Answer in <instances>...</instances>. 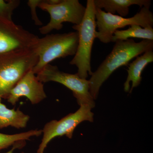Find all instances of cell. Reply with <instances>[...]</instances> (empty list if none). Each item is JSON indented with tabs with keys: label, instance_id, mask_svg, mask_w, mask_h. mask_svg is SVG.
<instances>
[{
	"label": "cell",
	"instance_id": "cell-1",
	"mask_svg": "<svg viewBox=\"0 0 153 153\" xmlns=\"http://www.w3.org/2000/svg\"><path fill=\"white\" fill-rule=\"evenodd\" d=\"M112 51L94 72L89 80L91 94L94 99L98 97L103 83L116 70L127 66L131 60L145 52L153 50V41L143 40L137 43L132 39L114 42Z\"/></svg>",
	"mask_w": 153,
	"mask_h": 153
},
{
	"label": "cell",
	"instance_id": "cell-2",
	"mask_svg": "<svg viewBox=\"0 0 153 153\" xmlns=\"http://www.w3.org/2000/svg\"><path fill=\"white\" fill-rule=\"evenodd\" d=\"M95 9L94 0H87L82 22L72 27L78 33V44L76 53L70 64L77 67L76 73L83 79H86L88 74H92L91 60L92 47L96 38Z\"/></svg>",
	"mask_w": 153,
	"mask_h": 153
},
{
	"label": "cell",
	"instance_id": "cell-3",
	"mask_svg": "<svg viewBox=\"0 0 153 153\" xmlns=\"http://www.w3.org/2000/svg\"><path fill=\"white\" fill-rule=\"evenodd\" d=\"M78 44V33L76 32L51 34L39 38L34 50L38 57L33 71L37 74L45 66L57 58L75 55Z\"/></svg>",
	"mask_w": 153,
	"mask_h": 153
},
{
	"label": "cell",
	"instance_id": "cell-4",
	"mask_svg": "<svg viewBox=\"0 0 153 153\" xmlns=\"http://www.w3.org/2000/svg\"><path fill=\"white\" fill-rule=\"evenodd\" d=\"M34 50L0 55V96L6 98L11 89L38 63Z\"/></svg>",
	"mask_w": 153,
	"mask_h": 153
},
{
	"label": "cell",
	"instance_id": "cell-5",
	"mask_svg": "<svg viewBox=\"0 0 153 153\" xmlns=\"http://www.w3.org/2000/svg\"><path fill=\"white\" fill-rule=\"evenodd\" d=\"M95 8L96 24L98 29V31L96 32L95 37L104 44L112 42L115 31L126 26L137 25L143 28L153 27V15L150 7H143L134 16L128 18L106 13L101 9Z\"/></svg>",
	"mask_w": 153,
	"mask_h": 153
},
{
	"label": "cell",
	"instance_id": "cell-6",
	"mask_svg": "<svg viewBox=\"0 0 153 153\" xmlns=\"http://www.w3.org/2000/svg\"><path fill=\"white\" fill-rule=\"evenodd\" d=\"M37 78L42 82L53 81L58 82L72 91L77 103L80 105L95 107L94 100L91 94L89 80L81 78L76 74L60 71L57 66L49 64L37 74Z\"/></svg>",
	"mask_w": 153,
	"mask_h": 153
},
{
	"label": "cell",
	"instance_id": "cell-7",
	"mask_svg": "<svg viewBox=\"0 0 153 153\" xmlns=\"http://www.w3.org/2000/svg\"><path fill=\"white\" fill-rule=\"evenodd\" d=\"M38 7L48 12L50 16L49 23L39 29L40 33L43 35L49 34L53 30H61L64 22L79 25L85 11V7L78 0H61L55 4H50V0H42Z\"/></svg>",
	"mask_w": 153,
	"mask_h": 153
},
{
	"label": "cell",
	"instance_id": "cell-8",
	"mask_svg": "<svg viewBox=\"0 0 153 153\" xmlns=\"http://www.w3.org/2000/svg\"><path fill=\"white\" fill-rule=\"evenodd\" d=\"M91 110L87 105H80L75 112L69 114L60 120H52L46 124L42 130L43 138L37 153H44L48 143L56 137L65 135L72 138L74 130L82 122H93L94 114Z\"/></svg>",
	"mask_w": 153,
	"mask_h": 153
},
{
	"label": "cell",
	"instance_id": "cell-9",
	"mask_svg": "<svg viewBox=\"0 0 153 153\" xmlns=\"http://www.w3.org/2000/svg\"><path fill=\"white\" fill-rule=\"evenodd\" d=\"M39 38L0 16V55L34 50Z\"/></svg>",
	"mask_w": 153,
	"mask_h": 153
},
{
	"label": "cell",
	"instance_id": "cell-10",
	"mask_svg": "<svg viewBox=\"0 0 153 153\" xmlns=\"http://www.w3.org/2000/svg\"><path fill=\"white\" fill-rule=\"evenodd\" d=\"M35 74L30 70L18 81L6 97L9 102L15 105L21 97H25L32 104H37L47 98L44 84Z\"/></svg>",
	"mask_w": 153,
	"mask_h": 153
},
{
	"label": "cell",
	"instance_id": "cell-11",
	"mask_svg": "<svg viewBox=\"0 0 153 153\" xmlns=\"http://www.w3.org/2000/svg\"><path fill=\"white\" fill-rule=\"evenodd\" d=\"M153 61V50H150L137 56L135 60L128 64V69L127 70L128 76L124 84L125 91H129L131 93L134 88L140 84L143 71L148 64Z\"/></svg>",
	"mask_w": 153,
	"mask_h": 153
},
{
	"label": "cell",
	"instance_id": "cell-12",
	"mask_svg": "<svg viewBox=\"0 0 153 153\" xmlns=\"http://www.w3.org/2000/svg\"><path fill=\"white\" fill-rule=\"evenodd\" d=\"M95 7L104 9L106 13L114 14L116 13L120 16H126L128 14L129 7L137 5L140 7H150V0H94Z\"/></svg>",
	"mask_w": 153,
	"mask_h": 153
},
{
	"label": "cell",
	"instance_id": "cell-13",
	"mask_svg": "<svg viewBox=\"0 0 153 153\" xmlns=\"http://www.w3.org/2000/svg\"><path fill=\"white\" fill-rule=\"evenodd\" d=\"M0 96V129L12 126L18 129L27 126L30 117L24 114L19 108L9 109L1 102Z\"/></svg>",
	"mask_w": 153,
	"mask_h": 153
},
{
	"label": "cell",
	"instance_id": "cell-14",
	"mask_svg": "<svg viewBox=\"0 0 153 153\" xmlns=\"http://www.w3.org/2000/svg\"><path fill=\"white\" fill-rule=\"evenodd\" d=\"M129 38H138L153 41L152 27L143 28L138 25H132L126 30H117L112 38V42L126 41Z\"/></svg>",
	"mask_w": 153,
	"mask_h": 153
},
{
	"label": "cell",
	"instance_id": "cell-15",
	"mask_svg": "<svg viewBox=\"0 0 153 153\" xmlns=\"http://www.w3.org/2000/svg\"><path fill=\"white\" fill-rule=\"evenodd\" d=\"M42 134V130H32L25 132L6 134L0 133V151L11 146H25L26 140L32 137H38Z\"/></svg>",
	"mask_w": 153,
	"mask_h": 153
},
{
	"label": "cell",
	"instance_id": "cell-16",
	"mask_svg": "<svg viewBox=\"0 0 153 153\" xmlns=\"http://www.w3.org/2000/svg\"><path fill=\"white\" fill-rule=\"evenodd\" d=\"M0 0V16L6 19L13 21L12 16L15 9L20 5L19 0L7 1Z\"/></svg>",
	"mask_w": 153,
	"mask_h": 153
},
{
	"label": "cell",
	"instance_id": "cell-17",
	"mask_svg": "<svg viewBox=\"0 0 153 153\" xmlns=\"http://www.w3.org/2000/svg\"><path fill=\"white\" fill-rule=\"evenodd\" d=\"M42 1V0H29L28 1V6L30 7L31 10L32 19L35 22V25L37 26H41L43 23L39 20L36 13V7H38L39 4Z\"/></svg>",
	"mask_w": 153,
	"mask_h": 153
},
{
	"label": "cell",
	"instance_id": "cell-18",
	"mask_svg": "<svg viewBox=\"0 0 153 153\" xmlns=\"http://www.w3.org/2000/svg\"><path fill=\"white\" fill-rule=\"evenodd\" d=\"M24 146H22V145H15V146H13V148L11 149L10 150L8 151V152H7L5 153H13V151L15 149H18V148H22Z\"/></svg>",
	"mask_w": 153,
	"mask_h": 153
}]
</instances>
